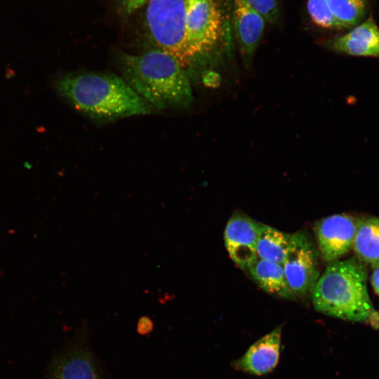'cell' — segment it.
I'll return each instance as SVG.
<instances>
[{
    "instance_id": "1",
    "label": "cell",
    "mask_w": 379,
    "mask_h": 379,
    "mask_svg": "<svg viewBox=\"0 0 379 379\" xmlns=\"http://www.w3.org/2000/svg\"><path fill=\"white\" fill-rule=\"evenodd\" d=\"M56 88L76 109L95 119L146 115L153 109L125 80L112 73H68L58 79Z\"/></svg>"
},
{
    "instance_id": "2",
    "label": "cell",
    "mask_w": 379,
    "mask_h": 379,
    "mask_svg": "<svg viewBox=\"0 0 379 379\" xmlns=\"http://www.w3.org/2000/svg\"><path fill=\"white\" fill-rule=\"evenodd\" d=\"M126 82L152 106L187 108L193 100L185 69L170 54L154 48L139 55L122 54Z\"/></svg>"
},
{
    "instance_id": "3",
    "label": "cell",
    "mask_w": 379,
    "mask_h": 379,
    "mask_svg": "<svg viewBox=\"0 0 379 379\" xmlns=\"http://www.w3.org/2000/svg\"><path fill=\"white\" fill-rule=\"evenodd\" d=\"M366 269L354 259L333 261L319 277L312 293L314 308L326 315L377 326L366 286Z\"/></svg>"
},
{
    "instance_id": "4",
    "label": "cell",
    "mask_w": 379,
    "mask_h": 379,
    "mask_svg": "<svg viewBox=\"0 0 379 379\" xmlns=\"http://www.w3.org/2000/svg\"><path fill=\"white\" fill-rule=\"evenodd\" d=\"M187 0H149L146 26L159 48L175 58L185 69L190 67L187 51Z\"/></svg>"
},
{
    "instance_id": "5",
    "label": "cell",
    "mask_w": 379,
    "mask_h": 379,
    "mask_svg": "<svg viewBox=\"0 0 379 379\" xmlns=\"http://www.w3.org/2000/svg\"><path fill=\"white\" fill-rule=\"evenodd\" d=\"M187 51L190 67L211 60L223 37V17L217 0H187Z\"/></svg>"
},
{
    "instance_id": "6",
    "label": "cell",
    "mask_w": 379,
    "mask_h": 379,
    "mask_svg": "<svg viewBox=\"0 0 379 379\" xmlns=\"http://www.w3.org/2000/svg\"><path fill=\"white\" fill-rule=\"evenodd\" d=\"M319 251L303 232L291 234L289 248L282 264L291 291L295 298L311 293L319 278Z\"/></svg>"
},
{
    "instance_id": "7",
    "label": "cell",
    "mask_w": 379,
    "mask_h": 379,
    "mask_svg": "<svg viewBox=\"0 0 379 379\" xmlns=\"http://www.w3.org/2000/svg\"><path fill=\"white\" fill-rule=\"evenodd\" d=\"M357 222L347 214H335L317 222L314 232L319 253L326 262L336 261L353 244Z\"/></svg>"
},
{
    "instance_id": "8",
    "label": "cell",
    "mask_w": 379,
    "mask_h": 379,
    "mask_svg": "<svg viewBox=\"0 0 379 379\" xmlns=\"http://www.w3.org/2000/svg\"><path fill=\"white\" fill-rule=\"evenodd\" d=\"M259 222L241 214L233 215L225 226L224 240L232 261L247 270L257 258Z\"/></svg>"
},
{
    "instance_id": "9",
    "label": "cell",
    "mask_w": 379,
    "mask_h": 379,
    "mask_svg": "<svg viewBox=\"0 0 379 379\" xmlns=\"http://www.w3.org/2000/svg\"><path fill=\"white\" fill-rule=\"evenodd\" d=\"M282 326H279L253 345L232 366L236 370L255 375H264L277 366L281 347Z\"/></svg>"
},
{
    "instance_id": "10",
    "label": "cell",
    "mask_w": 379,
    "mask_h": 379,
    "mask_svg": "<svg viewBox=\"0 0 379 379\" xmlns=\"http://www.w3.org/2000/svg\"><path fill=\"white\" fill-rule=\"evenodd\" d=\"M233 1V27L243 64L248 68L262 37L266 21L244 0Z\"/></svg>"
},
{
    "instance_id": "11",
    "label": "cell",
    "mask_w": 379,
    "mask_h": 379,
    "mask_svg": "<svg viewBox=\"0 0 379 379\" xmlns=\"http://www.w3.org/2000/svg\"><path fill=\"white\" fill-rule=\"evenodd\" d=\"M330 50L352 56L379 57V27L373 16L349 32L326 42Z\"/></svg>"
},
{
    "instance_id": "12",
    "label": "cell",
    "mask_w": 379,
    "mask_h": 379,
    "mask_svg": "<svg viewBox=\"0 0 379 379\" xmlns=\"http://www.w3.org/2000/svg\"><path fill=\"white\" fill-rule=\"evenodd\" d=\"M49 379H101L92 352L86 347L72 348L53 363Z\"/></svg>"
},
{
    "instance_id": "13",
    "label": "cell",
    "mask_w": 379,
    "mask_h": 379,
    "mask_svg": "<svg viewBox=\"0 0 379 379\" xmlns=\"http://www.w3.org/2000/svg\"><path fill=\"white\" fill-rule=\"evenodd\" d=\"M247 270L253 280L267 293L286 299L295 298L288 285L282 265L257 257Z\"/></svg>"
},
{
    "instance_id": "14",
    "label": "cell",
    "mask_w": 379,
    "mask_h": 379,
    "mask_svg": "<svg viewBox=\"0 0 379 379\" xmlns=\"http://www.w3.org/2000/svg\"><path fill=\"white\" fill-rule=\"evenodd\" d=\"M352 246L359 258L379 267V218H364L357 222Z\"/></svg>"
},
{
    "instance_id": "15",
    "label": "cell",
    "mask_w": 379,
    "mask_h": 379,
    "mask_svg": "<svg viewBox=\"0 0 379 379\" xmlns=\"http://www.w3.org/2000/svg\"><path fill=\"white\" fill-rule=\"evenodd\" d=\"M291 234L259 222L257 257L282 265L288 253Z\"/></svg>"
},
{
    "instance_id": "16",
    "label": "cell",
    "mask_w": 379,
    "mask_h": 379,
    "mask_svg": "<svg viewBox=\"0 0 379 379\" xmlns=\"http://www.w3.org/2000/svg\"><path fill=\"white\" fill-rule=\"evenodd\" d=\"M343 29L359 25L365 17L368 0H327Z\"/></svg>"
},
{
    "instance_id": "17",
    "label": "cell",
    "mask_w": 379,
    "mask_h": 379,
    "mask_svg": "<svg viewBox=\"0 0 379 379\" xmlns=\"http://www.w3.org/2000/svg\"><path fill=\"white\" fill-rule=\"evenodd\" d=\"M308 15L314 24L324 29H340V24L334 17L327 0H307Z\"/></svg>"
},
{
    "instance_id": "18",
    "label": "cell",
    "mask_w": 379,
    "mask_h": 379,
    "mask_svg": "<svg viewBox=\"0 0 379 379\" xmlns=\"http://www.w3.org/2000/svg\"><path fill=\"white\" fill-rule=\"evenodd\" d=\"M260 14L267 23H274L279 17L278 0H244Z\"/></svg>"
},
{
    "instance_id": "19",
    "label": "cell",
    "mask_w": 379,
    "mask_h": 379,
    "mask_svg": "<svg viewBox=\"0 0 379 379\" xmlns=\"http://www.w3.org/2000/svg\"><path fill=\"white\" fill-rule=\"evenodd\" d=\"M149 0H120L121 8L125 14L130 15L145 4Z\"/></svg>"
},
{
    "instance_id": "20",
    "label": "cell",
    "mask_w": 379,
    "mask_h": 379,
    "mask_svg": "<svg viewBox=\"0 0 379 379\" xmlns=\"http://www.w3.org/2000/svg\"><path fill=\"white\" fill-rule=\"evenodd\" d=\"M154 328L152 319L148 316L140 317L137 324V331L140 335H147L151 333Z\"/></svg>"
},
{
    "instance_id": "21",
    "label": "cell",
    "mask_w": 379,
    "mask_h": 379,
    "mask_svg": "<svg viewBox=\"0 0 379 379\" xmlns=\"http://www.w3.org/2000/svg\"><path fill=\"white\" fill-rule=\"evenodd\" d=\"M202 81L207 86L215 87L219 84L220 79L218 73L213 71H206L202 76Z\"/></svg>"
},
{
    "instance_id": "22",
    "label": "cell",
    "mask_w": 379,
    "mask_h": 379,
    "mask_svg": "<svg viewBox=\"0 0 379 379\" xmlns=\"http://www.w3.org/2000/svg\"><path fill=\"white\" fill-rule=\"evenodd\" d=\"M371 281L375 291L379 295V267H376V269L374 270L372 275Z\"/></svg>"
}]
</instances>
